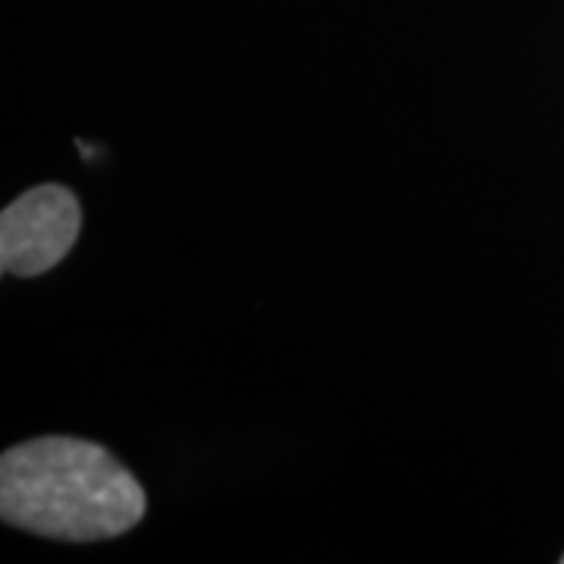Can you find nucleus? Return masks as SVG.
I'll return each instance as SVG.
<instances>
[{"mask_svg": "<svg viewBox=\"0 0 564 564\" xmlns=\"http://www.w3.org/2000/svg\"><path fill=\"white\" fill-rule=\"evenodd\" d=\"M144 489L107 448L41 436L0 458V518L66 543L113 540L144 518Z\"/></svg>", "mask_w": 564, "mask_h": 564, "instance_id": "nucleus-1", "label": "nucleus"}, {"mask_svg": "<svg viewBox=\"0 0 564 564\" xmlns=\"http://www.w3.org/2000/svg\"><path fill=\"white\" fill-rule=\"evenodd\" d=\"M562 562H564V555H562Z\"/></svg>", "mask_w": 564, "mask_h": 564, "instance_id": "nucleus-3", "label": "nucleus"}, {"mask_svg": "<svg viewBox=\"0 0 564 564\" xmlns=\"http://www.w3.org/2000/svg\"><path fill=\"white\" fill-rule=\"evenodd\" d=\"M82 229L79 198L63 185H39L3 207L0 267L10 276H39L69 254Z\"/></svg>", "mask_w": 564, "mask_h": 564, "instance_id": "nucleus-2", "label": "nucleus"}]
</instances>
